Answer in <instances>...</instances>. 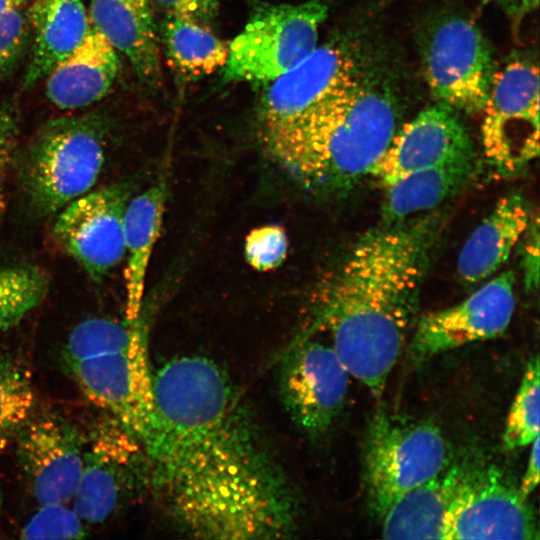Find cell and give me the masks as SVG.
Here are the masks:
<instances>
[{"label":"cell","instance_id":"1","mask_svg":"<svg viewBox=\"0 0 540 540\" xmlns=\"http://www.w3.org/2000/svg\"><path fill=\"white\" fill-rule=\"evenodd\" d=\"M442 222L429 213L367 231L319 305L316 326L330 333L350 376L375 398L402 354Z\"/></svg>","mask_w":540,"mask_h":540},{"label":"cell","instance_id":"2","mask_svg":"<svg viewBox=\"0 0 540 540\" xmlns=\"http://www.w3.org/2000/svg\"><path fill=\"white\" fill-rule=\"evenodd\" d=\"M399 120L392 89L362 70L298 122L263 140L279 165L308 191L336 195L372 174Z\"/></svg>","mask_w":540,"mask_h":540},{"label":"cell","instance_id":"3","mask_svg":"<svg viewBox=\"0 0 540 540\" xmlns=\"http://www.w3.org/2000/svg\"><path fill=\"white\" fill-rule=\"evenodd\" d=\"M179 527L197 538H283L296 525L289 484L265 448L151 480Z\"/></svg>","mask_w":540,"mask_h":540},{"label":"cell","instance_id":"4","mask_svg":"<svg viewBox=\"0 0 540 540\" xmlns=\"http://www.w3.org/2000/svg\"><path fill=\"white\" fill-rule=\"evenodd\" d=\"M153 422L143 445L149 467L211 454L257 434L236 389L203 356L170 359L152 373Z\"/></svg>","mask_w":540,"mask_h":540},{"label":"cell","instance_id":"5","mask_svg":"<svg viewBox=\"0 0 540 540\" xmlns=\"http://www.w3.org/2000/svg\"><path fill=\"white\" fill-rule=\"evenodd\" d=\"M105 161V129L94 115L50 121L25 152L20 181L31 208L56 215L96 183Z\"/></svg>","mask_w":540,"mask_h":540},{"label":"cell","instance_id":"6","mask_svg":"<svg viewBox=\"0 0 540 540\" xmlns=\"http://www.w3.org/2000/svg\"><path fill=\"white\" fill-rule=\"evenodd\" d=\"M449 459L437 425L379 409L369 421L363 449L370 514L380 520L400 496L444 470Z\"/></svg>","mask_w":540,"mask_h":540},{"label":"cell","instance_id":"7","mask_svg":"<svg viewBox=\"0 0 540 540\" xmlns=\"http://www.w3.org/2000/svg\"><path fill=\"white\" fill-rule=\"evenodd\" d=\"M328 10L322 0L259 6L228 46L224 80L267 84L297 66L318 46Z\"/></svg>","mask_w":540,"mask_h":540},{"label":"cell","instance_id":"8","mask_svg":"<svg viewBox=\"0 0 540 540\" xmlns=\"http://www.w3.org/2000/svg\"><path fill=\"white\" fill-rule=\"evenodd\" d=\"M426 83L437 102L464 113L482 112L497 71L491 45L472 21L448 16L421 43Z\"/></svg>","mask_w":540,"mask_h":540},{"label":"cell","instance_id":"9","mask_svg":"<svg viewBox=\"0 0 540 540\" xmlns=\"http://www.w3.org/2000/svg\"><path fill=\"white\" fill-rule=\"evenodd\" d=\"M485 158L500 175L522 171L539 154V70L514 59L497 70L482 110Z\"/></svg>","mask_w":540,"mask_h":540},{"label":"cell","instance_id":"10","mask_svg":"<svg viewBox=\"0 0 540 540\" xmlns=\"http://www.w3.org/2000/svg\"><path fill=\"white\" fill-rule=\"evenodd\" d=\"M148 480L140 442L108 415L85 432L83 467L72 508L86 524L120 512Z\"/></svg>","mask_w":540,"mask_h":540},{"label":"cell","instance_id":"11","mask_svg":"<svg viewBox=\"0 0 540 540\" xmlns=\"http://www.w3.org/2000/svg\"><path fill=\"white\" fill-rule=\"evenodd\" d=\"M527 499L495 465H464L444 540H539L538 519Z\"/></svg>","mask_w":540,"mask_h":540},{"label":"cell","instance_id":"12","mask_svg":"<svg viewBox=\"0 0 540 540\" xmlns=\"http://www.w3.org/2000/svg\"><path fill=\"white\" fill-rule=\"evenodd\" d=\"M145 332L126 348L65 363L84 395L142 447L150 435L154 413Z\"/></svg>","mask_w":540,"mask_h":540},{"label":"cell","instance_id":"13","mask_svg":"<svg viewBox=\"0 0 540 540\" xmlns=\"http://www.w3.org/2000/svg\"><path fill=\"white\" fill-rule=\"evenodd\" d=\"M349 377L332 345L298 340L279 370L280 397L293 423L308 436L326 433L343 409Z\"/></svg>","mask_w":540,"mask_h":540},{"label":"cell","instance_id":"14","mask_svg":"<svg viewBox=\"0 0 540 540\" xmlns=\"http://www.w3.org/2000/svg\"><path fill=\"white\" fill-rule=\"evenodd\" d=\"M13 441L19 468L37 503L71 502L83 467L85 431L56 410L36 409Z\"/></svg>","mask_w":540,"mask_h":540},{"label":"cell","instance_id":"15","mask_svg":"<svg viewBox=\"0 0 540 540\" xmlns=\"http://www.w3.org/2000/svg\"><path fill=\"white\" fill-rule=\"evenodd\" d=\"M515 305V275L507 270L462 302L424 315L408 344L410 363L422 364L441 353L500 336Z\"/></svg>","mask_w":540,"mask_h":540},{"label":"cell","instance_id":"16","mask_svg":"<svg viewBox=\"0 0 540 540\" xmlns=\"http://www.w3.org/2000/svg\"><path fill=\"white\" fill-rule=\"evenodd\" d=\"M130 194L129 184L114 183L87 192L56 214L54 238L94 281L102 280L125 255Z\"/></svg>","mask_w":540,"mask_h":540},{"label":"cell","instance_id":"17","mask_svg":"<svg viewBox=\"0 0 540 540\" xmlns=\"http://www.w3.org/2000/svg\"><path fill=\"white\" fill-rule=\"evenodd\" d=\"M362 70L346 43L333 40L317 46L297 66L264 84L259 106L263 137L298 122Z\"/></svg>","mask_w":540,"mask_h":540},{"label":"cell","instance_id":"18","mask_svg":"<svg viewBox=\"0 0 540 540\" xmlns=\"http://www.w3.org/2000/svg\"><path fill=\"white\" fill-rule=\"evenodd\" d=\"M472 158L474 144L459 112L436 102L399 126L371 175L385 187L414 171Z\"/></svg>","mask_w":540,"mask_h":540},{"label":"cell","instance_id":"19","mask_svg":"<svg viewBox=\"0 0 540 540\" xmlns=\"http://www.w3.org/2000/svg\"><path fill=\"white\" fill-rule=\"evenodd\" d=\"M88 15L113 48L125 55L140 81L157 87L162 73L150 0H89Z\"/></svg>","mask_w":540,"mask_h":540},{"label":"cell","instance_id":"20","mask_svg":"<svg viewBox=\"0 0 540 540\" xmlns=\"http://www.w3.org/2000/svg\"><path fill=\"white\" fill-rule=\"evenodd\" d=\"M119 69L117 51L90 22L81 44L45 77L47 97L59 109L87 107L109 92Z\"/></svg>","mask_w":540,"mask_h":540},{"label":"cell","instance_id":"21","mask_svg":"<svg viewBox=\"0 0 540 540\" xmlns=\"http://www.w3.org/2000/svg\"><path fill=\"white\" fill-rule=\"evenodd\" d=\"M532 215L531 206L521 194L515 192L500 198L460 251V279L477 284L502 267L521 242Z\"/></svg>","mask_w":540,"mask_h":540},{"label":"cell","instance_id":"22","mask_svg":"<svg viewBox=\"0 0 540 540\" xmlns=\"http://www.w3.org/2000/svg\"><path fill=\"white\" fill-rule=\"evenodd\" d=\"M464 464H449L439 474L400 496L380 519L385 539L444 540L445 520Z\"/></svg>","mask_w":540,"mask_h":540},{"label":"cell","instance_id":"23","mask_svg":"<svg viewBox=\"0 0 540 540\" xmlns=\"http://www.w3.org/2000/svg\"><path fill=\"white\" fill-rule=\"evenodd\" d=\"M29 21L34 43L23 84L29 88L83 41L90 26L82 0H31Z\"/></svg>","mask_w":540,"mask_h":540},{"label":"cell","instance_id":"24","mask_svg":"<svg viewBox=\"0 0 540 540\" xmlns=\"http://www.w3.org/2000/svg\"><path fill=\"white\" fill-rule=\"evenodd\" d=\"M165 200L166 185L158 182L129 200L126 207L124 281L128 320H135L141 314L147 268L161 229Z\"/></svg>","mask_w":540,"mask_h":540},{"label":"cell","instance_id":"25","mask_svg":"<svg viewBox=\"0 0 540 540\" xmlns=\"http://www.w3.org/2000/svg\"><path fill=\"white\" fill-rule=\"evenodd\" d=\"M475 158L464 159L409 173L385 186L384 224H392L431 211L456 195L471 180Z\"/></svg>","mask_w":540,"mask_h":540},{"label":"cell","instance_id":"26","mask_svg":"<svg viewBox=\"0 0 540 540\" xmlns=\"http://www.w3.org/2000/svg\"><path fill=\"white\" fill-rule=\"evenodd\" d=\"M167 62L186 80H196L223 68L228 46L208 26L174 17L162 25Z\"/></svg>","mask_w":540,"mask_h":540},{"label":"cell","instance_id":"27","mask_svg":"<svg viewBox=\"0 0 540 540\" xmlns=\"http://www.w3.org/2000/svg\"><path fill=\"white\" fill-rule=\"evenodd\" d=\"M36 409L28 366L18 356L0 353V448L14 440Z\"/></svg>","mask_w":540,"mask_h":540},{"label":"cell","instance_id":"28","mask_svg":"<svg viewBox=\"0 0 540 540\" xmlns=\"http://www.w3.org/2000/svg\"><path fill=\"white\" fill-rule=\"evenodd\" d=\"M50 276L41 267L17 264L0 267V332L16 326L48 294Z\"/></svg>","mask_w":540,"mask_h":540},{"label":"cell","instance_id":"29","mask_svg":"<svg viewBox=\"0 0 540 540\" xmlns=\"http://www.w3.org/2000/svg\"><path fill=\"white\" fill-rule=\"evenodd\" d=\"M144 332V323L140 316L135 320L125 321L108 318L84 320L71 330L64 344V364L126 348Z\"/></svg>","mask_w":540,"mask_h":540},{"label":"cell","instance_id":"30","mask_svg":"<svg viewBox=\"0 0 540 540\" xmlns=\"http://www.w3.org/2000/svg\"><path fill=\"white\" fill-rule=\"evenodd\" d=\"M539 358L526 363L521 383L509 409L503 444L508 450L527 446L539 436Z\"/></svg>","mask_w":540,"mask_h":540},{"label":"cell","instance_id":"31","mask_svg":"<svg viewBox=\"0 0 540 540\" xmlns=\"http://www.w3.org/2000/svg\"><path fill=\"white\" fill-rule=\"evenodd\" d=\"M89 535L87 524L67 504L39 505L23 526V539H82Z\"/></svg>","mask_w":540,"mask_h":540},{"label":"cell","instance_id":"32","mask_svg":"<svg viewBox=\"0 0 540 540\" xmlns=\"http://www.w3.org/2000/svg\"><path fill=\"white\" fill-rule=\"evenodd\" d=\"M287 238L282 228L265 226L257 228L246 238V258L253 268L269 270L285 258Z\"/></svg>","mask_w":540,"mask_h":540},{"label":"cell","instance_id":"33","mask_svg":"<svg viewBox=\"0 0 540 540\" xmlns=\"http://www.w3.org/2000/svg\"><path fill=\"white\" fill-rule=\"evenodd\" d=\"M26 38V21L21 10L0 14V78L20 57Z\"/></svg>","mask_w":540,"mask_h":540},{"label":"cell","instance_id":"34","mask_svg":"<svg viewBox=\"0 0 540 540\" xmlns=\"http://www.w3.org/2000/svg\"><path fill=\"white\" fill-rule=\"evenodd\" d=\"M167 17L208 26L216 18L220 0H153Z\"/></svg>","mask_w":540,"mask_h":540},{"label":"cell","instance_id":"35","mask_svg":"<svg viewBox=\"0 0 540 540\" xmlns=\"http://www.w3.org/2000/svg\"><path fill=\"white\" fill-rule=\"evenodd\" d=\"M19 136V126L13 112L0 107V194L3 190L7 173L12 165Z\"/></svg>","mask_w":540,"mask_h":540},{"label":"cell","instance_id":"36","mask_svg":"<svg viewBox=\"0 0 540 540\" xmlns=\"http://www.w3.org/2000/svg\"><path fill=\"white\" fill-rule=\"evenodd\" d=\"M523 269L527 289L534 291L538 286L539 246H538V215L533 213L528 228L522 238Z\"/></svg>","mask_w":540,"mask_h":540},{"label":"cell","instance_id":"37","mask_svg":"<svg viewBox=\"0 0 540 540\" xmlns=\"http://www.w3.org/2000/svg\"><path fill=\"white\" fill-rule=\"evenodd\" d=\"M531 444L532 447L527 468L523 475L521 483L518 486L519 491L526 498H528V496L535 490L539 483V436L536 437Z\"/></svg>","mask_w":540,"mask_h":540},{"label":"cell","instance_id":"38","mask_svg":"<svg viewBox=\"0 0 540 540\" xmlns=\"http://www.w3.org/2000/svg\"><path fill=\"white\" fill-rule=\"evenodd\" d=\"M504 12L515 21L521 20L526 14L533 12L539 0H496Z\"/></svg>","mask_w":540,"mask_h":540},{"label":"cell","instance_id":"39","mask_svg":"<svg viewBox=\"0 0 540 540\" xmlns=\"http://www.w3.org/2000/svg\"><path fill=\"white\" fill-rule=\"evenodd\" d=\"M31 0H0V14L20 10Z\"/></svg>","mask_w":540,"mask_h":540},{"label":"cell","instance_id":"40","mask_svg":"<svg viewBox=\"0 0 540 540\" xmlns=\"http://www.w3.org/2000/svg\"><path fill=\"white\" fill-rule=\"evenodd\" d=\"M2 504H3V494H2V490H1V486H0V515H1V511H2Z\"/></svg>","mask_w":540,"mask_h":540}]
</instances>
